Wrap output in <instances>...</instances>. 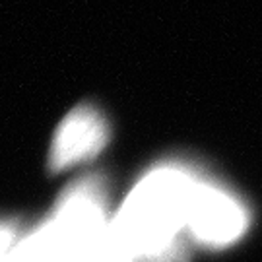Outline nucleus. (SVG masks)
<instances>
[{
    "instance_id": "5",
    "label": "nucleus",
    "mask_w": 262,
    "mask_h": 262,
    "mask_svg": "<svg viewBox=\"0 0 262 262\" xmlns=\"http://www.w3.org/2000/svg\"><path fill=\"white\" fill-rule=\"evenodd\" d=\"M0 262H10V253L4 254V256H0Z\"/></svg>"
},
{
    "instance_id": "1",
    "label": "nucleus",
    "mask_w": 262,
    "mask_h": 262,
    "mask_svg": "<svg viewBox=\"0 0 262 262\" xmlns=\"http://www.w3.org/2000/svg\"><path fill=\"white\" fill-rule=\"evenodd\" d=\"M200 177L183 165H159L132 188L109 222L101 262H185L183 229Z\"/></svg>"
},
{
    "instance_id": "3",
    "label": "nucleus",
    "mask_w": 262,
    "mask_h": 262,
    "mask_svg": "<svg viewBox=\"0 0 262 262\" xmlns=\"http://www.w3.org/2000/svg\"><path fill=\"white\" fill-rule=\"evenodd\" d=\"M107 138L109 128L101 113L88 105L78 107L66 115L53 138L49 156L51 169L62 171L94 158L107 144Z\"/></svg>"
},
{
    "instance_id": "4",
    "label": "nucleus",
    "mask_w": 262,
    "mask_h": 262,
    "mask_svg": "<svg viewBox=\"0 0 262 262\" xmlns=\"http://www.w3.org/2000/svg\"><path fill=\"white\" fill-rule=\"evenodd\" d=\"M18 243V227L8 222H0V256L8 254Z\"/></svg>"
},
{
    "instance_id": "2",
    "label": "nucleus",
    "mask_w": 262,
    "mask_h": 262,
    "mask_svg": "<svg viewBox=\"0 0 262 262\" xmlns=\"http://www.w3.org/2000/svg\"><path fill=\"white\" fill-rule=\"evenodd\" d=\"M247 212L243 204L212 183L200 179L194 190L188 233L208 247H224L239 239L247 229Z\"/></svg>"
}]
</instances>
